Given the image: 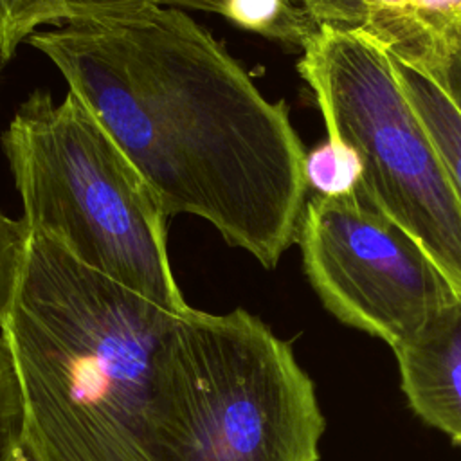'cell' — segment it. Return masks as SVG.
<instances>
[{
  "label": "cell",
  "mask_w": 461,
  "mask_h": 461,
  "mask_svg": "<svg viewBox=\"0 0 461 461\" xmlns=\"http://www.w3.org/2000/svg\"><path fill=\"white\" fill-rule=\"evenodd\" d=\"M27 41L115 139L166 216L207 220L265 268L297 241L306 151L288 110L182 9L103 13Z\"/></svg>",
  "instance_id": "obj_1"
},
{
  "label": "cell",
  "mask_w": 461,
  "mask_h": 461,
  "mask_svg": "<svg viewBox=\"0 0 461 461\" xmlns=\"http://www.w3.org/2000/svg\"><path fill=\"white\" fill-rule=\"evenodd\" d=\"M178 313L31 232L4 333L34 461H157L151 369Z\"/></svg>",
  "instance_id": "obj_2"
},
{
  "label": "cell",
  "mask_w": 461,
  "mask_h": 461,
  "mask_svg": "<svg viewBox=\"0 0 461 461\" xmlns=\"http://www.w3.org/2000/svg\"><path fill=\"white\" fill-rule=\"evenodd\" d=\"M326 421L292 346L236 308L180 312L149 382L157 461H319Z\"/></svg>",
  "instance_id": "obj_3"
},
{
  "label": "cell",
  "mask_w": 461,
  "mask_h": 461,
  "mask_svg": "<svg viewBox=\"0 0 461 461\" xmlns=\"http://www.w3.org/2000/svg\"><path fill=\"white\" fill-rule=\"evenodd\" d=\"M2 144L31 232L164 308H189L169 267L167 216L77 94L56 103L32 92Z\"/></svg>",
  "instance_id": "obj_4"
},
{
  "label": "cell",
  "mask_w": 461,
  "mask_h": 461,
  "mask_svg": "<svg viewBox=\"0 0 461 461\" xmlns=\"http://www.w3.org/2000/svg\"><path fill=\"white\" fill-rule=\"evenodd\" d=\"M299 72L328 133L362 162L360 196L403 229L461 295V202L385 49L360 32L317 27Z\"/></svg>",
  "instance_id": "obj_5"
},
{
  "label": "cell",
  "mask_w": 461,
  "mask_h": 461,
  "mask_svg": "<svg viewBox=\"0 0 461 461\" xmlns=\"http://www.w3.org/2000/svg\"><path fill=\"white\" fill-rule=\"evenodd\" d=\"M297 241L324 308L393 351L459 297L432 258L358 191L313 194Z\"/></svg>",
  "instance_id": "obj_6"
},
{
  "label": "cell",
  "mask_w": 461,
  "mask_h": 461,
  "mask_svg": "<svg viewBox=\"0 0 461 461\" xmlns=\"http://www.w3.org/2000/svg\"><path fill=\"white\" fill-rule=\"evenodd\" d=\"M412 412L461 447V295L394 349Z\"/></svg>",
  "instance_id": "obj_7"
},
{
  "label": "cell",
  "mask_w": 461,
  "mask_h": 461,
  "mask_svg": "<svg viewBox=\"0 0 461 461\" xmlns=\"http://www.w3.org/2000/svg\"><path fill=\"white\" fill-rule=\"evenodd\" d=\"M31 230L23 220L0 212V461H13L22 447V403L4 333V319L18 281Z\"/></svg>",
  "instance_id": "obj_8"
},
{
  "label": "cell",
  "mask_w": 461,
  "mask_h": 461,
  "mask_svg": "<svg viewBox=\"0 0 461 461\" xmlns=\"http://www.w3.org/2000/svg\"><path fill=\"white\" fill-rule=\"evenodd\" d=\"M457 27L461 0H373L358 32L400 56Z\"/></svg>",
  "instance_id": "obj_9"
},
{
  "label": "cell",
  "mask_w": 461,
  "mask_h": 461,
  "mask_svg": "<svg viewBox=\"0 0 461 461\" xmlns=\"http://www.w3.org/2000/svg\"><path fill=\"white\" fill-rule=\"evenodd\" d=\"M389 58L405 95L441 153L461 202V115L425 72L391 54Z\"/></svg>",
  "instance_id": "obj_10"
},
{
  "label": "cell",
  "mask_w": 461,
  "mask_h": 461,
  "mask_svg": "<svg viewBox=\"0 0 461 461\" xmlns=\"http://www.w3.org/2000/svg\"><path fill=\"white\" fill-rule=\"evenodd\" d=\"M160 4V0H0V70L38 25Z\"/></svg>",
  "instance_id": "obj_11"
},
{
  "label": "cell",
  "mask_w": 461,
  "mask_h": 461,
  "mask_svg": "<svg viewBox=\"0 0 461 461\" xmlns=\"http://www.w3.org/2000/svg\"><path fill=\"white\" fill-rule=\"evenodd\" d=\"M223 16L240 27L299 47L317 31L294 0H227Z\"/></svg>",
  "instance_id": "obj_12"
},
{
  "label": "cell",
  "mask_w": 461,
  "mask_h": 461,
  "mask_svg": "<svg viewBox=\"0 0 461 461\" xmlns=\"http://www.w3.org/2000/svg\"><path fill=\"white\" fill-rule=\"evenodd\" d=\"M304 176L306 184L312 185L317 194L342 196L358 189L362 162L348 142L328 133L326 142L306 151Z\"/></svg>",
  "instance_id": "obj_13"
},
{
  "label": "cell",
  "mask_w": 461,
  "mask_h": 461,
  "mask_svg": "<svg viewBox=\"0 0 461 461\" xmlns=\"http://www.w3.org/2000/svg\"><path fill=\"white\" fill-rule=\"evenodd\" d=\"M394 58L425 72L461 115V27Z\"/></svg>",
  "instance_id": "obj_14"
},
{
  "label": "cell",
  "mask_w": 461,
  "mask_h": 461,
  "mask_svg": "<svg viewBox=\"0 0 461 461\" xmlns=\"http://www.w3.org/2000/svg\"><path fill=\"white\" fill-rule=\"evenodd\" d=\"M317 27L358 32L364 29L373 0H294Z\"/></svg>",
  "instance_id": "obj_15"
},
{
  "label": "cell",
  "mask_w": 461,
  "mask_h": 461,
  "mask_svg": "<svg viewBox=\"0 0 461 461\" xmlns=\"http://www.w3.org/2000/svg\"><path fill=\"white\" fill-rule=\"evenodd\" d=\"M162 5L171 7H189V9H200V11H211L223 14L227 0H160Z\"/></svg>",
  "instance_id": "obj_16"
},
{
  "label": "cell",
  "mask_w": 461,
  "mask_h": 461,
  "mask_svg": "<svg viewBox=\"0 0 461 461\" xmlns=\"http://www.w3.org/2000/svg\"><path fill=\"white\" fill-rule=\"evenodd\" d=\"M13 461H34L32 456L29 454V450L23 447V441H22V447L18 448V452H16V456H14Z\"/></svg>",
  "instance_id": "obj_17"
}]
</instances>
